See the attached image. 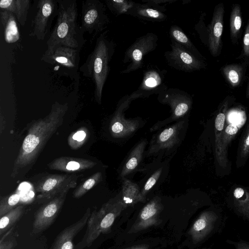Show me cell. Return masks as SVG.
Returning a JSON list of instances; mask_svg holds the SVG:
<instances>
[{
  "label": "cell",
  "mask_w": 249,
  "mask_h": 249,
  "mask_svg": "<svg viewBox=\"0 0 249 249\" xmlns=\"http://www.w3.org/2000/svg\"><path fill=\"white\" fill-rule=\"evenodd\" d=\"M68 109L67 103L55 102L47 116L33 123L15 160L12 177H16L36 161L48 141L63 124Z\"/></svg>",
  "instance_id": "obj_1"
},
{
  "label": "cell",
  "mask_w": 249,
  "mask_h": 249,
  "mask_svg": "<svg viewBox=\"0 0 249 249\" xmlns=\"http://www.w3.org/2000/svg\"><path fill=\"white\" fill-rule=\"evenodd\" d=\"M108 31L99 35L95 46L79 68L83 75L94 83V97L101 104L102 92L109 71V64L115 53L116 44L108 36Z\"/></svg>",
  "instance_id": "obj_2"
},
{
  "label": "cell",
  "mask_w": 249,
  "mask_h": 249,
  "mask_svg": "<svg viewBox=\"0 0 249 249\" xmlns=\"http://www.w3.org/2000/svg\"><path fill=\"white\" fill-rule=\"evenodd\" d=\"M56 20L47 41V48L61 45L81 50L86 42L77 23L76 0H57Z\"/></svg>",
  "instance_id": "obj_3"
},
{
  "label": "cell",
  "mask_w": 249,
  "mask_h": 249,
  "mask_svg": "<svg viewBox=\"0 0 249 249\" xmlns=\"http://www.w3.org/2000/svg\"><path fill=\"white\" fill-rule=\"evenodd\" d=\"M123 210L121 201L115 202L110 200L98 211H93L87 224L86 232L74 249L89 247L101 233L109 232L116 218Z\"/></svg>",
  "instance_id": "obj_4"
},
{
  "label": "cell",
  "mask_w": 249,
  "mask_h": 249,
  "mask_svg": "<svg viewBox=\"0 0 249 249\" xmlns=\"http://www.w3.org/2000/svg\"><path fill=\"white\" fill-rule=\"evenodd\" d=\"M224 109L218 111L214 120V155L216 162V172L223 170L224 174L230 172L231 164L228 159V148L230 143L239 131L233 124L226 126V114Z\"/></svg>",
  "instance_id": "obj_5"
},
{
  "label": "cell",
  "mask_w": 249,
  "mask_h": 249,
  "mask_svg": "<svg viewBox=\"0 0 249 249\" xmlns=\"http://www.w3.org/2000/svg\"><path fill=\"white\" fill-rule=\"evenodd\" d=\"M78 177L76 174L49 175L42 178L36 184V201L46 203L75 188Z\"/></svg>",
  "instance_id": "obj_6"
},
{
  "label": "cell",
  "mask_w": 249,
  "mask_h": 249,
  "mask_svg": "<svg viewBox=\"0 0 249 249\" xmlns=\"http://www.w3.org/2000/svg\"><path fill=\"white\" fill-rule=\"evenodd\" d=\"M80 21V28L83 33L100 34L110 22L106 5L99 0L83 1Z\"/></svg>",
  "instance_id": "obj_7"
},
{
  "label": "cell",
  "mask_w": 249,
  "mask_h": 249,
  "mask_svg": "<svg viewBox=\"0 0 249 249\" xmlns=\"http://www.w3.org/2000/svg\"><path fill=\"white\" fill-rule=\"evenodd\" d=\"M158 41V36L153 33H148L137 38L124 53L123 62L129 64L121 73H128L142 68L143 56L155 50Z\"/></svg>",
  "instance_id": "obj_8"
},
{
  "label": "cell",
  "mask_w": 249,
  "mask_h": 249,
  "mask_svg": "<svg viewBox=\"0 0 249 249\" xmlns=\"http://www.w3.org/2000/svg\"><path fill=\"white\" fill-rule=\"evenodd\" d=\"M57 0L38 1L29 36L37 40H44L50 32L52 21L57 15Z\"/></svg>",
  "instance_id": "obj_9"
},
{
  "label": "cell",
  "mask_w": 249,
  "mask_h": 249,
  "mask_svg": "<svg viewBox=\"0 0 249 249\" xmlns=\"http://www.w3.org/2000/svg\"><path fill=\"white\" fill-rule=\"evenodd\" d=\"M171 50L164 53L167 63L178 71L192 72L206 67L204 61L199 59L180 44L171 40Z\"/></svg>",
  "instance_id": "obj_10"
},
{
  "label": "cell",
  "mask_w": 249,
  "mask_h": 249,
  "mask_svg": "<svg viewBox=\"0 0 249 249\" xmlns=\"http://www.w3.org/2000/svg\"><path fill=\"white\" fill-rule=\"evenodd\" d=\"M81 50L57 45L47 48L41 60L45 63L56 65L71 74L78 70Z\"/></svg>",
  "instance_id": "obj_11"
},
{
  "label": "cell",
  "mask_w": 249,
  "mask_h": 249,
  "mask_svg": "<svg viewBox=\"0 0 249 249\" xmlns=\"http://www.w3.org/2000/svg\"><path fill=\"white\" fill-rule=\"evenodd\" d=\"M223 222L221 211L218 208L205 211L195 221L188 234L194 243H199L211 233L217 231Z\"/></svg>",
  "instance_id": "obj_12"
},
{
  "label": "cell",
  "mask_w": 249,
  "mask_h": 249,
  "mask_svg": "<svg viewBox=\"0 0 249 249\" xmlns=\"http://www.w3.org/2000/svg\"><path fill=\"white\" fill-rule=\"evenodd\" d=\"M67 194H63L49 200L36 211L33 224V233H40L53 223L64 204Z\"/></svg>",
  "instance_id": "obj_13"
},
{
  "label": "cell",
  "mask_w": 249,
  "mask_h": 249,
  "mask_svg": "<svg viewBox=\"0 0 249 249\" xmlns=\"http://www.w3.org/2000/svg\"><path fill=\"white\" fill-rule=\"evenodd\" d=\"M224 13L223 3L222 2L216 5L208 28L209 49L213 57L219 55L222 49V36Z\"/></svg>",
  "instance_id": "obj_14"
},
{
  "label": "cell",
  "mask_w": 249,
  "mask_h": 249,
  "mask_svg": "<svg viewBox=\"0 0 249 249\" xmlns=\"http://www.w3.org/2000/svg\"><path fill=\"white\" fill-rule=\"evenodd\" d=\"M162 209L163 206L159 198L152 199L142 209L128 233H135L159 225L161 222L160 214Z\"/></svg>",
  "instance_id": "obj_15"
},
{
  "label": "cell",
  "mask_w": 249,
  "mask_h": 249,
  "mask_svg": "<svg viewBox=\"0 0 249 249\" xmlns=\"http://www.w3.org/2000/svg\"><path fill=\"white\" fill-rule=\"evenodd\" d=\"M164 74L160 70L151 68L145 71L142 83L131 95L132 97L146 96L160 93L167 88L164 81Z\"/></svg>",
  "instance_id": "obj_16"
},
{
  "label": "cell",
  "mask_w": 249,
  "mask_h": 249,
  "mask_svg": "<svg viewBox=\"0 0 249 249\" xmlns=\"http://www.w3.org/2000/svg\"><path fill=\"white\" fill-rule=\"evenodd\" d=\"M91 213L90 208H88L78 220L63 230L55 239L52 249H74L73 240L87 224Z\"/></svg>",
  "instance_id": "obj_17"
},
{
  "label": "cell",
  "mask_w": 249,
  "mask_h": 249,
  "mask_svg": "<svg viewBox=\"0 0 249 249\" xmlns=\"http://www.w3.org/2000/svg\"><path fill=\"white\" fill-rule=\"evenodd\" d=\"M226 202L237 214L249 221V187L234 186L227 195Z\"/></svg>",
  "instance_id": "obj_18"
},
{
  "label": "cell",
  "mask_w": 249,
  "mask_h": 249,
  "mask_svg": "<svg viewBox=\"0 0 249 249\" xmlns=\"http://www.w3.org/2000/svg\"><path fill=\"white\" fill-rule=\"evenodd\" d=\"M164 7L157 6L148 3H135L125 13L141 19L153 22H161L166 20L167 16L164 12Z\"/></svg>",
  "instance_id": "obj_19"
},
{
  "label": "cell",
  "mask_w": 249,
  "mask_h": 249,
  "mask_svg": "<svg viewBox=\"0 0 249 249\" xmlns=\"http://www.w3.org/2000/svg\"><path fill=\"white\" fill-rule=\"evenodd\" d=\"M95 164L96 162L88 159L61 157L54 159L48 165L49 168L52 170L64 172H74L90 169Z\"/></svg>",
  "instance_id": "obj_20"
},
{
  "label": "cell",
  "mask_w": 249,
  "mask_h": 249,
  "mask_svg": "<svg viewBox=\"0 0 249 249\" xmlns=\"http://www.w3.org/2000/svg\"><path fill=\"white\" fill-rule=\"evenodd\" d=\"M30 2V0H1L0 10L13 13L17 21L23 26L27 21Z\"/></svg>",
  "instance_id": "obj_21"
},
{
  "label": "cell",
  "mask_w": 249,
  "mask_h": 249,
  "mask_svg": "<svg viewBox=\"0 0 249 249\" xmlns=\"http://www.w3.org/2000/svg\"><path fill=\"white\" fill-rule=\"evenodd\" d=\"M0 18L5 41L8 43L17 42L19 39L20 34L14 15L7 11L0 10Z\"/></svg>",
  "instance_id": "obj_22"
},
{
  "label": "cell",
  "mask_w": 249,
  "mask_h": 249,
  "mask_svg": "<svg viewBox=\"0 0 249 249\" xmlns=\"http://www.w3.org/2000/svg\"><path fill=\"white\" fill-rule=\"evenodd\" d=\"M235 165L243 167L249 158V116L240 137L237 149Z\"/></svg>",
  "instance_id": "obj_23"
},
{
  "label": "cell",
  "mask_w": 249,
  "mask_h": 249,
  "mask_svg": "<svg viewBox=\"0 0 249 249\" xmlns=\"http://www.w3.org/2000/svg\"><path fill=\"white\" fill-rule=\"evenodd\" d=\"M169 36L171 40L181 45L198 58L203 60V56L179 26L172 25L169 29Z\"/></svg>",
  "instance_id": "obj_24"
},
{
  "label": "cell",
  "mask_w": 249,
  "mask_h": 249,
  "mask_svg": "<svg viewBox=\"0 0 249 249\" xmlns=\"http://www.w3.org/2000/svg\"><path fill=\"white\" fill-rule=\"evenodd\" d=\"M242 18L241 9L238 3L232 5L230 18V31L233 44L238 43L242 29Z\"/></svg>",
  "instance_id": "obj_25"
},
{
  "label": "cell",
  "mask_w": 249,
  "mask_h": 249,
  "mask_svg": "<svg viewBox=\"0 0 249 249\" xmlns=\"http://www.w3.org/2000/svg\"><path fill=\"white\" fill-rule=\"evenodd\" d=\"M222 72L226 81L232 88L239 86L243 80L244 68L239 64H231L224 66Z\"/></svg>",
  "instance_id": "obj_26"
},
{
  "label": "cell",
  "mask_w": 249,
  "mask_h": 249,
  "mask_svg": "<svg viewBox=\"0 0 249 249\" xmlns=\"http://www.w3.org/2000/svg\"><path fill=\"white\" fill-rule=\"evenodd\" d=\"M25 210L23 205H18L0 219V235H2L21 217Z\"/></svg>",
  "instance_id": "obj_27"
},
{
  "label": "cell",
  "mask_w": 249,
  "mask_h": 249,
  "mask_svg": "<svg viewBox=\"0 0 249 249\" xmlns=\"http://www.w3.org/2000/svg\"><path fill=\"white\" fill-rule=\"evenodd\" d=\"M101 177V172H97L91 176L74 191L73 197L79 198L83 196L100 181Z\"/></svg>",
  "instance_id": "obj_28"
},
{
  "label": "cell",
  "mask_w": 249,
  "mask_h": 249,
  "mask_svg": "<svg viewBox=\"0 0 249 249\" xmlns=\"http://www.w3.org/2000/svg\"><path fill=\"white\" fill-rule=\"evenodd\" d=\"M105 2L110 11L116 16L125 14L135 3L131 0H107Z\"/></svg>",
  "instance_id": "obj_29"
},
{
  "label": "cell",
  "mask_w": 249,
  "mask_h": 249,
  "mask_svg": "<svg viewBox=\"0 0 249 249\" xmlns=\"http://www.w3.org/2000/svg\"><path fill=\"white\" fill-rule=\"evenodd\" d=\"M20 200V196L18 194H13L4 197L0 200V217L16 208Z\"/></svg>",
  "instance_id": "obj_30"
},
{
  "label": "cell",
  "mask_w": 249,
  "mask_h": 249,
  "mask_svg": "<svg viewBox=\"0 0 249 249\" xmlns=\"http://www.w3.org/2000/svg\"><path fill=\"white\" fill-rule=\"evenodd\" d=\"M242 57L245 59H249V19L248 21L243 40Z\"/></svg>",
  "instance_id": "obj_31"
},
{
  "label": "cell",
  "mask_w": 249,
  "mask_h": 249,
  "mask_svg": "<svg viewBox=\"0 0 249 249\" xmlns=\"http://www.w3.org/2000/svg\"><path fill=\"white\" fill-rule=\"evenodd\" d=\"M173 133L174 129L172 127L165 129L160 135V141L162 142L166 141L173 135Z\"/></svg>",
  "instance_id": "obj_32"
},
{
  "label": "cell",
  "mask_w": 249,
  "mask_h": 249,
  "mask_svg": "<svg viewBox=\"0 0 249 249\" xmlns=\"http://www.w3.org/2000/svg\"><path fill=\"white\" fill-rule=\"evenodd\" d=\"M227 242L233 245L235 249H249V241L243 240L237 242L228 241Z\"/></svg>",
  "instance_id": "obj_33"
},
{
  "label": "cell",
  "mask_w": 249,
  "mask_h": 249,
  "mask_svg": "<svg viewBox=\"0 0 249 249\" xmlns=\"http://www.w3.org/2000/svg\"><path fill=\"white\" fill-rule=\"evenodd\" d=\"M86 135V132L84 130H80L73 134L72 139L78 142H81L85 139Z\"/></svg>",
  "instance_id": "obj_34"
},
{
  "label": "cell",
  "mask_w": 249,
  "mask_h": 249,
  "mask_svg": "<svg viewBox=\"0 0 249 249\" xmlns=\"http://www.w3.org/2000/svg\"><path fill=\"white\" fill-rule=\"evenodd\" d=\"M176 0H142V1L145 3H148L157 6L161 7L160 5V4L161 3L164 4L172 3Z\"/></svg>",
  "instance_id": "obj_35"
},
{
  "label": "cell",
  "mask_w": 249,
  "mask_h": 249,
  "mask_svg": "<svg viewBox=\"0 0 249 249\" xmlns=\"http://www.w3.org/2000/svg\"><path fill=\"white\" fill-rule=\"evenodd\" d=\"M14 243L12 240L0 241V249H13Z\"/></svg>",
  "instance_id": "obj_36"
},
{
  "label": "cell",
  "mask_w": 249,
  "mask_h": 249,
  "mask_svg": "<svg viewBox=\"0 0 249 249\" xmlns=\"http://www.w3.org/2000/svg\"><path fill=\"white\" fill-rule=\"evenodd\" d=\"M137 158L136 157H132L126 163V169H127V170H131L137 166Z\"/></svg>",
  "instance_id": "obj_37"
},
{
  "label": "cell",
  "mask_w": 249,
  "mask_h": 249,
  "mask_svg": "<svg viewBox=\"0 0 249 249\" xmlns=\"http://www.w3.org/2000/svg\"><path fill=\"white\" fill-rule=\"evenodd\" d=\"M123 129V126L120 122H115L111 125V130L113 133H119Z\"/></svg>",
  "instance_id": "obj_38"
},
{
  "label": "cell",
  "mask_w": 249,
  "mask_h": 249,
  "mask_svg": "<svg viewBox=\"0 0 249 249\" xmlns=\"http://www.w3.org/2000/svg\"><path fill=\"white\" fill-rule=\"evenodd\" d=\"M154 176L150 178L146 183L144 187V191L146 192L150 190L155 184L156 180L155 178H154Z\"/></svg>",
  "instance_id": "obj_39"
},
{
  "label": "cell",
  "mask_w": 249,
  "mask_h": 249,
  "mask_svg": "<svg viewBox=\"0 0 249 249\" xmlns=\"http://www.w3.org/2000/svg\"><path fill=\"white\" fill-rule=\"evenodd\" d=\"M124 249H149L148 246L147 245H140L131 248H128Z\"/></svg>",
  "instance_id": "obj_40"
},
{
  "label": "cell",
  "mask_w": 249,
  "mask_h": 249,
  "mask_svg": "<svg viewBox=\"0 0 249 249\" xmlns=\"http://www.w3.org/2000/svg\"><path fill=\"white\" fill-rule=\"evenodd\" d=\"M246 96L247 98L249 99V80L247 85V88L246 92Z\"/></svg>",
  "instance_id": "obj_41"
}]
</instances>
